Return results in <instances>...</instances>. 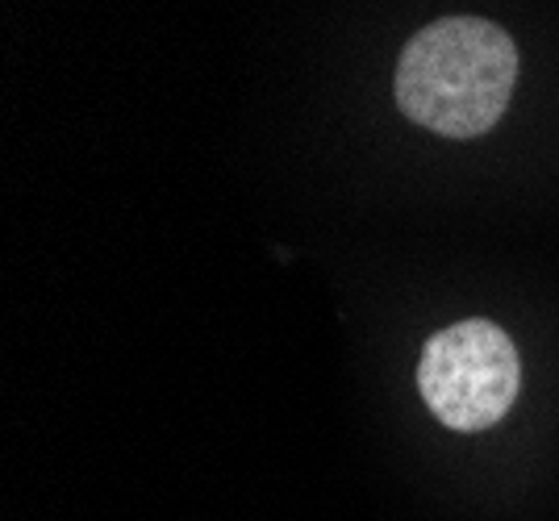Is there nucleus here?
Segmentation results:
<instances>
[{
	"label": "nucleus",
	"mask_w": 559,
	"mask_h": 521,
	"mask_svg": "<svg viewBox=\"0 0 559 521\" xmlns=\"http://www.w3.org/2000/svg\"><path fill=\"white\" fill-rule=\"evenodd\" d=\"M518 47L485 17H443L418 29L396 63V105L443 138L489 134L510 109Z\"/></svg>",
	"instance_id": "1"
},
{
	"label": "nucleus",
	"mask_w": 559,
	"mask_h": 521,
	"mask_svg": "<svg viewBox=\"0 0 559 521\" xmlns=\"http://www.w3.org/2000/svg\"><path fill=\"white\" fill-rule=\"evenodd\" d=\"M418 388L447 429L476 434L497 426L522 388V363L510 334L492 322H455L418 359Z\"/></svg>",
	"instance_id": "2"
}]
</instances>
